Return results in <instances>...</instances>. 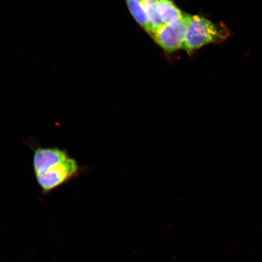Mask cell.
I'll return each instance as SVG.
<instances>
[{
  "mask_svg": "<svg viewBox=\"0 0 262 262\" xmlns=\"http://www.w3.org/2000/svg\"><path fill=\"white\" fill-rule=\"evenodd\" d=\"M33 167L36 180L45 194L77 178L82 172L67 150L57 147L35 149Z\"/></svg>",
  "mask_w": 262,
  "mask_h": 262,
  "instance_id": "cell-1",
  "label": "cell"
},
{
  "mask_svg": "<svg viewBox=\"0 0 262 262\" xmlns=\"http://www.w3.org/2000/svg\"><path fill=\"white\" fill-rule=\"evenodd\" d=\"M231 33L224 23H214L201 15H191L183 49L189 55L211 44H221Z\"/></svg>",
  "mask_w": 262,
  "mask_h": 262,
  "instance_id": "cell-2",
  "label": "cell"
},
{
  "mask_svg": "<svg viewBox=\"0 0 262 262\" xmlns=\"http://www.w3.org/2000/svg\"><path fill=\"white\" fill-rule=\"evenodd\" d=\"M191 15L185 14L172 24L164 25L154 33L152 38L160 48L168 53L183 49Z\"/></svg>",
  "mask_w": 262,
  "mask_h": 262,
  "instance_id": "cell-3",
  "label": "cell"
},
{
  "mask_svg": "<svg viewBox=\"0 0 262 262\" xmlns=\"http://www.w3.org/2000/svg\"><path fill=\"white\" fill-rule=\"evenodd\" d=\"M156 12L163 25H169L179 20L185 15L172 0H160Z\"/></svg>",
  "mask_w": 262,
  "mask_h": 262,
  "instance_id": "cell-4",
  "label": "cell"
},
{
  "mask_svg": "<svg viewBox=\"0 0 262 262\" xmlns=\"http://www.w3.org/2000/svg\"><path fill=\"white\" fill-rule=\"evenodd\" d=\"M127 8L135 20L147 34L151 35L148 16L142 0H125Z\"/></svg>",
  "mask_w": 262,
  "mask_h": 262,
  "instance_id": "cell-5",
  "label": "cell"
},
{
  "mask_svg": "<svg viewBox=\"0 0 262 262\" xmlns=\"http://www.w3.org/2000/svg\"><path fill=\"white\" fill-rule=\"evenodd\" d=\"M144 8L148 16L150 28H151V36L156 31L162 27L163 23L160 20L156 12L157 3L160 0H142Z\"/></svg>",
  "mask_w": 262,
  "mask_h": 262,
  "instance_id": "cell-6",
  "label": "cell"
}]
</instances>
